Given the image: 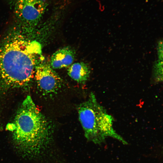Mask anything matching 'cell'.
<instances>
[{"label":"cell","instance_id":"cell-1","mask_svg":"<svg viewBox=\"0 0 163 163\" xmlns=\"http://www.w3.org/2000/svg\"><path fill=\"white\" fill-rule=\"evenodd\" d=\"M30 42L12 33L0 45V86L9 89L27 85L35 70L36 57Z\"/></svg>","mask_w":163,"mask_h":163},{"label":"cell","instance_id":"cell-3","mask_svg":"<svg viewBox=\"0 0 163 163\" xmlns=\"http://www.w3.org/2000/svg\"><path fill=\"white\" fill-rule=\"evenodd\" d=\"M78 111L85 136L88 140L99 144L107 137H111L127 144L115 130L113 117L98 102L93 93L78 106Z\"/></svg>","mask_w":163,"mask_h":163},{"label":"cell","instance_id":"cell-9","mask_svg":"<svg viewBox=\"0 0 163 163\" xmlns=\"http://www.w3.org/2000/svg\"><path fill=\"white\" fill-rule=\"evenodd\" d=\"M158 57V60L163 59V41L162 40L160 39L157 42V46Z\"/></svg>","mask_w":163,"mask_h":163},{"label":"cell","instance_id":"cell-8","mask_svg":"<svg viewBox=\"0 0 163 163\" xmlns=\"http://www.w3.org/2000/svg\"><path fill=\"white\" fill-rule=\"evenodd\" d=\"M162 60H158L153 65V77L154 80L157 82H161L163 80Z\"/></svg>","mask_w":163,"mask_h":163},{"label":"cell","instance_id":"cell-4","mask_svg":"<svg viewBox=\"0 0 163 163\" xmlns=\"http://www.w3.org/2000/svg\"><path fill=\"white\" fill-rule=\"evenodd\" d=\"M10 8L21 23L34 26L40 21L48 5L47 0H8Z\"/></svg>","mask_w":163,"mask_h":163},{"label":"cell","instance_id":"cell-6","mask_svg":"<svg viewBox=\"0 0 163 163\" xmlns=\"http://www.w3.org/2000/svg\"><path fill=\"white\" fill-rule=\"evenodd\" d=\"M75 52L71 47L66 46L60 49L52 55L50 66L53 69H60L70 66L74 60Z\"/></svg>","mask_w":163,"mask_h":163},{"label":"cell","instance_id":"cell-5","mask_svg":"<svg viewBox=\"0 0 163 163\" xmlns=\"http://www.w3.org/2000/svg\"><path fill=\"white\" fill-rule=\"evenodd\" d=\"M35 73L38 87L44 94L56 93L62 85V79L47 63L39 65Z\"/></svg>","mask_w":163,"mask_h":163},{"label":"cell","instance_id":"cell-7","mask_svg":"<svg viewBox=\"0 0 163 163\" xmlns=\"http://www.w3.org/2000/svg\"><path fill=\"white\" fill-rule=\"evenodd\" d=\"M69 76L78 83L85 84L89 78L91 70L88 64L84 62L75 63L68 68Z\"/></svg>","mask_w":163,"mask_h":163},{"label":"cell","instance_id":"cell-2","mask_svg":"<svg viewBox=\"0 0 163 163\" xmlns=\"http://www.w3.org/2000/svg\"><path fill=\"white\" fill-rule=\"evenodd\" d=\"M11 130L16 147L24 154H38L52 137V124L27 96L18 110Z\"/></svg>","mask_w":163,"mask_h":163}]
</instances>
